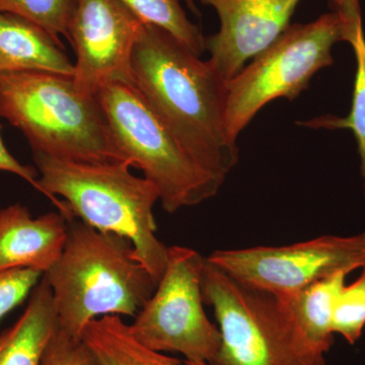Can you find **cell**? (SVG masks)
<instances>
[{"mask_svg": "<svg viewBox=\"0 0 365 365\" xmlns=\"http://www.w3.org/2000/svg\"><path fill=\"white\" fill-rule=\"evenodd\" d=\"M181 365H209L207 362L204 361H189V360H186L185 364H182Z\"/></svg>", "mask_w": 365, "mask_h": 365, "instance_id": "cell-26", "label": "cell"}, {"mask_svg": "<svg viewBox=\"0 0 365 365\" xmlns=\"http://www.w3.org/2000/svg\"><path fill=\"white\" fill-rule=\"evenodd\" d=\"M0 118L23 132L33 153L78 163H123L97 96L81 93L72 76L0 73Z\"/></svg>", "mask_w": 365, "mask_h": 365, "instance_id": "cell-4", "label": "cell"}, {"mask_svg": "<svg viewBox=\"0 0 365 365\" xmlns=\"http://www.w3.org/2000/svg\"><path fill=\"white\" fill-rule=\"evenodd\" d=\"M359 23H349L336 11L323 14L312 23L290 25L257 55L228 81L225 125L230 140L237 143L240 133L268 103L299 97L317 72L332 66L333 46L348 41Z\"/></svg>", "mask_w": 365, "mask_h": 365, "instance_id": "cell-7", "label": "cell"}, {"mask_svg": "<svg viewBox=\"0 0 365 365\" xmlns=\"http://www.w3.org/2000/svg\"><path fill=\"white\" fill-rule=\"evenodd\" d=\"M347 271H340L294 294L278 297L292 325L319 359L334 344L333 314Z\"/></svg>", "mask_w": 365, "mask_h": 365, "instance_id": "cell-15", "label": "cell"}, {"mask_svg": "<svg viewBox=\"0 0 365 365\" xmlns=\"http://www.w3.org/2000/svg\"><path fill=\"white\" fill-rule=\"evenodd\" d=\"M34 160L39 191L59 212L128 240L138 260L160 281L169 247L157 235L153 208L160 195L153 182L132 174L125 163L71 162L40 153H34Z\"/></svg>", "mask_w": 365, "mask_h": 365, "instance_id": "cell-2", "label": "cell"}, {"mask_svg": "<svg viewBox=\"0 0 365 365\" xmlns=\"http://www.w3.org/2000/svg\"><path fill=\"white\" fill-rule=\"evenodd\" d=\"M185 1H186L187 6H188V9L192 11V13L197 14V16L200 14V11L197 9L195 0H185Z\"/></svg>", "mask_w": 365, "mask_h": 365, "instance_id": "cell-25", "label": "cell"}, {"mask_svg": "<svg viewBox=\"0 0 365 365\" xmlns=\"http://www.w3.org/2000/svg\"><path fill=\"white\" fill-rule=\"evenodd\" d=\"M68 220L52 211L33 217L21 204L0 209V271L34 269L43 275L66 246Z\"/></svg>", "mask_w": 365, "mask_h": 365, "instance_id": "cell-12", "label": "cell"}, {"mask_svg": "<svg viewBox=\"0 0 365 365\" xmlns=\"http://www.w3.org/2000/svg\"><path fill=\"white\" fill-rule=\"evenodd\" d=\"M63 49L39 26L0 13V73L33 71L73 76L74 64Z\"/></svg>", "mask_w": 365, "mask_h": 365, "instance_id": "cell-13", "label": "cell"}, {"mask_svg": "<svg viewBox=\"0 0 365 365\" xmlns=\"http://www.w3.org/2000/svg\"><path fill=\"white\" fill-rule=\"evenodd\" d=\"M144 23L119 0H76L69 42L76 53L74 85L96 97L111 83H130L132 56Z\"/></svg>", "mask_w": 365, "mask_h": 365, "instance_id": "cell-10", "label": "cell"}, {"mask_svg": "<svg viewBox=\"0 0 365 365\" xmlns=\"http://www.w3.org/2000/svg\"><path fill=\"white\" fill-rule=\"evenodd\" d=\"M351 284L341 289L333 314V333L339 334L349 344H355L365 327V266Z\"/></svg>", "mask_w": 365, "mask_h": 365, "instance_id": "cell-20", "label": "cell"}, {"mask_svg": "<svg viewBox=\"0 0 365 365\" xmlns=\"http://www.w3.org/2000/svg\"><path fill=\"white\" fill-rule=\"evenodd\" d=\"M122 162L137 168L158 189L163 208L175 213L205 202L223 180L206 172L130 83H111L97 93Z\"/></svg>", "mask_w": 365, "mask_h": 365, "instance_id": "cell-5", "label": "cell"}, {"mask_svg": "<svg viewBox=\"0 0 365 365\" xmlns=\"http://www.w3.org/2000/svg\"><path fill=\"white\" fill-rule=\"evenodd\" d=\"M43 273L34 269L0 271V322L30 297Z\"/></svg>", "mask_w": 365, "mask_h": 365, "instance_id": "cell-22", "label": "cell"}, {"mask_svg": "<svg viewBox=\"0 0 365 365\" xmlns=\"http://www.w3.org/2000/svg\"><path fill=\"white\" fill-rule=\"evenodd\" d=\"M133 85L192 160L225 181L237 162L227 135L228 81L169 32L144 24L132 56Z\"/></svg>", "mask_w": 365, "mask_h": 365, "instance_id": "cell-1", "label": "cell"}, {"mask_svg": "<svg viewBox=\"0 0 365 365\" xmlns=\"http://www.w3.org/2000/svg\"><path fill=\"white\" fill-rule=\"evenodd\" d=\"M223 272L257 289L287 297L340 271L365 266V232L322 235L287 246L217 250L206 257Z\"/></svg>", "mask_w": 365, "mask_h": 365, "instance_id": "cell-9", "label": "cell"}, {"mask_svg": "<svg viewBox=\"0 0 365 365\" xmlns=\"http://www.w3.org/2000/svg\"><path fill=\"white\" fill-rule=\"evenodd\" d=\"M1 128L2 126L0 124V170L16 175L25 181L30 182L34 188L39 191V185H38L39 174H38L37 169L23 165L16 158H14L2 140Z\"/></svg>", "mask_w": 365, "mask_h": 365, "instance_id": "cell-23", "label": "cell"}, {"mask_svg": "<svg viewBox=\"0 0 365 365\" xmlns=\"http://www.w3.org/2000/svg\"><path fill=\"white\" fill-rule=\"evenodd\" d=\"M76 4V0H0V13L14 14L39 26L64 47L60 39H69Z\"/></svg>", "mask_w": 365, "mask_h": 365, "instance_id": "cell-19", "label": "cell"}, {"mask_svg": "<svg viewBox=\"0 0 365 365\" xmlns=\"http://www.w3.org/2000/svg\"><path fill=\"white\" fill-rule=\"evenodd\" d=\"M58 328L52 292L42 277L18 321L0 335V365H41Z\"/></svg>", "mask_w": 365, "mask_h": 365, "instance_id": "cell-14", "label": "cell"}, {"mask_svg": "<svg viewBox=\"0 0 365 365\" xmlns=\"http://www.w3.org/2000/svg\"><path fill=\"white\" fill-rule=\"evenodd\" d=\"M41 365H101L83 341L57 328L48 343Z\"/></svg>", "mask_w": 365, "mask_h": 365, "instance_id": "cell-21", "label": "cell"}, {"mask_svg": "<svg viewBox=\"0 0 365 365\" xmlns=\"http://www.w3.org/2000/svg\"><path fill=\"white\" fill-rule=\"evenodd\" d=\"M220 16V32L206 39L209 62L230 81L290 26L300 0H199Z\"/></svg>", "mask_w": 365, "mask_h": 365, "instance_id": "cell-11", "label": "cell"}, {"mask_svg": "<svg viewBox=\"0 0 365 365\" xmlns=\"http://www.w3.org/2000/svg\"><path fill=\"white\" fill-rule=\"evenodd\" d=\"M144 24L160 26L197 56L206 51V38L192 23L180 0H119Z\"/></svg>", "mask_w": 365, "mask_h": 365, "instance_id": "cell-18", "label": "cell"}, {"mask_svg": "<svg viewBox=\"0 0 365 365\" xmlns=\"http://www.w3.org/2000/svg\"><path fill=\"white\" fill-rule=\"evenodd\" d=\"M205 262L196 250L169 247L155 292L129 325L139 343L153 351L180 353L189 361L212 364L222 337L203 307Z\"/></svg>", "mask_w": 365, "mask_h": 365, "instance_id": "cell-8", "label": "cell"}, {"mask_svg": "<svg viewBox=\"0 0 365 365\" xmlns=\"http://www.w3.org/2000/svg\"><path fill=\"white\" fill-rule=\"evenodd\" d=\"M334 11L342 16L349 23L361 20L359 0H330Z\"/></svg>", "mask_w": 365, "mask_h": 365, "instance_id": "cell-24", "label": "cell"}, {"mask_svg": "<svg viewBox=\"0 0 365 365\" xmlns=\"http://www.w3.org/2000/svg\"><path fill=\"white\" fill-rule=\"evenodd\" d=\"M202 295L222 337L211 365H327L292 325L277 297L240 282L207 259Z\"/></svg>", "mask_w": 365, "mask_h": 365, "instance_id": "cell-6", "label": "cell"}, {"mask_svg": "<svg viewBox=\"0 0 365 365\" xmlns=\"http://www.w3.org/2000/svg\"><path fill=\"white\" fill-rule=\"evenodd\" d=\"M101 365H181V360L153 351L132 335L130 326L121 317L95 319L83 334Z\"/></svg>", "mask_w": 365, "mask_h": 365, "instance_id": "cell-16", "label": "cell"}, {"mask_svg": "<svg viewBox=\"0 0 365 365\" xmlns=\"http://www.w3.org/2000/svg\"><path fill=\"white\" fill-rule=\"evenodd\" d=\"M43 278L52 292L59 328L76 338L102 317L134 318L158 285L128 240L76 217L68 220L61 256Z\"/></svg>", "mask_w": 365, "mask_h": 365, "instance_id": "cell-3", "label": "cell"}, {"mask_svg": "<svg viewBox=\"0 0 365 365\" xmlns=\"http://www.w3.org/2000/svg\"><path fill=\"white\" fill-rule=\"evenodd\" d=\"M348 42L352 45L357 63L352 107L349 115L343 118L326 115L309 121L299 122V124L314 129H349L353 132L359 148L360 173L364 180L365 194V37L362 23L355 26Z\"/></svg>", "mask_w": 365, "mask_h": 365, "instance_id": "cell-17", "label": "cell"}]
</instances>
